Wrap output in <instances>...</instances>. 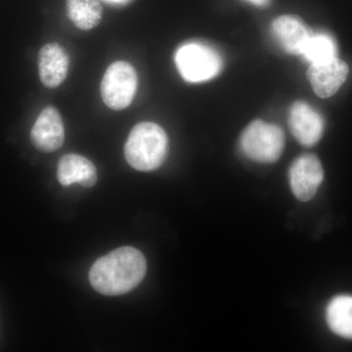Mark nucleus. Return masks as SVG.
<instances>
[{
	"mask_svg": "<svg viewBox=\"0 0 352 352\" xmlns=\"http://www.w3.org/2000/svg\"><path fill=\"white\" fill-rule=\"evenodd\" d=\"M349 76V66L335 58L327 62L310 65L307 78L315 94L321 98H329L337 94Z\"/></svg>",
	"mask_w": 352,
	"mask_h": 352,
	"instance_id": "obj_9",
	"label": "nucleus"
},
{
	"mask_svg": "<svg viewBox=\"0 0 352 352\" xmlns=\"http://www.w3.org/2000/svg\"><path fill=\"white\" fill-rule=\"evenodd\" d=\"M285 147L284 132L276 124L256 120L247 126L241 136L245 156L259 164H272L281 157Z\"/></svg>",
	"mask_w": 352,
	"mask_h": 352,
	"instance_id": "obj_4",
	"label": "nucleus"
},
{
	"mask_svg": "<svg viewBox=\"0 0 352 352\" xmlns=\"http://www.w3.org/2000/svg\"><path fill=\"white\" fill-rule=\"evenodd\" d=\"M38 63L39 78L45 87H59L68 76V53L59 43H51L43 45L39 50Z\"/></svg>",
	"mask_w": 352,
	"mask_h": 352,
	"instance_id": "obj_10",
	"label": "nucleus"
},
{
	"mask_svg": "<svg viewBox=\"0 0 352 352\" xmlns=\"http://www.w3.org/2000/svg\"><path fill=\"white\" fill-rule=\"evenodd\" d=\"M272 32L287 53L302 55L310 32L300 18L293 15L280 16L273 21Z\"/></svg>",
	"mask_w": 352,
	"mask_h": 352,
	"instance_id": "obj_11",
	"label": "nucleus"
},
{
	"mask_svg": "<svg viewBox=\"0 0 352 352\" xmlns=\"http://www.w3.org/2000/svg\"><path fill=\"white\" fill-rule=\"evenodd\" d=\"M323 179V166L315 155L305 154L296 157L289 168V186L298 200H311Z\"/></svg>",
	"mask_w": 352,
	"mask_h": 352,
	"instance_id": "obj_6",
	"label": "nucleus"
},
{
	"mask_svg": "<svg viewBox=\"0 0 352 352\" xmlns=\"http://www.w3.org/2000/svg\"><path fill=\"white\" fill-rule=\"evenodd\" d=\"M289 126L294 138L305 147L319 142L324 132V120L318 112L303 101H296L289 113Z\"/></svg>",
	"mask_w": 352,
	"mask_h": 352,
	"instance_id": "obj_7",
	"label": "nucleus"
},
{
	"mask_svg": "<svg viewBox=\"0 0 352 352\" xmlns=\"http://www.w3.org/2000/svg\"><path fill=\"white\" fill-rule=\"evenodd\" d=\"M138 82V74L132 65L126 61L115 62L108 67L102 78V100L111 110H124L133 101Z\"/></svg>",
	"mask_w": 352,
	"mask_h": 352,
	"instance_id": "obj_5",
	"label": "nucleus"
},
{
	"mask_svg": "<svg viewBox=\"0 0 352 352\" xmlns=\"http://www.w3.org/2000/svg\"><path fill=\"white\" fill-rule=\"evenodd\" d=\"M146 272L147 261L142 252L133 247H122L95 261L89 282L102 295H124L142 282Z\"/></svg>",
	"mask_w": 352,
	"mask_h": 352,
	"instance_id": "obj_1",
	"label": "nucleus"
},
{
	"mask_svg": "<svg viewBox=\"0 0 352 352\" xmlns=\"http://www.w3.org/2000/svg\"><path fill=\"white\" fill-rule=\"evenodd\" d=\"M57 178L63 186L80 183L83 187L90 188L96 184L98 175L96 166L87 157L69 154L62 157L58 164Z\"/></svg>",
	"mask_w": 352,
	"mask_h": 352,
	"instance_id": "obj_12",
	"label": "nucleus"
},
{
	"mask_svg": "<svg viewBox=\"0 0 352 352\" xmlns=\"http://www.w3.org/2000/svg\"><path fill=\"white\" fill-rule=\"evenodd\" d=\"M69 20L82 31H89L100 24L103 7L99 0H66Z\"/></svg>",
	"mask_w": 352,
	"mask_h": 352,
	"instance_id": "obj_13",
	"label": "nucleus"
},
{
	"mask_svg": "<svg viewBox=\"0 0 352 352\" xmlns=\"http://www.w3.org/2000/svg\"><path fill=\"white\" fill-rule=\"evenodd\" d=\"M329 328L336 335L352 340V296H338L329 302L326 310Z\"/></svg>",
	"mask_w": 352,
	"mask_h": 352,
	"instance_id": "obj_14",
	"label": "nucleus"
},
{
	"mask_svg": "<svg viewBox=\"0 0 352 352\" xmlns=\"http://www.w3.org/2000/svg\"><path fill=\"white\" fill-rule=\"evenodd\" d=\"M166 131L154 122H139L129 132L124 157L134 170L153 171L163 164L168 153Z\"/></svg>",
	"mask_w": 352,
	"mask_h": 352,
	"instance_id": "obj_2",
	"label": "nucleus"
},
{
	"mask_svg": "<svg viewBox=\"0 0 352 352\" xmlns=\"http://www.w3.org/2000/svg\"><path fill=\"white\" fill-rule=\"evenodd\" d=\"M175 64L180 75L188 82H208L215 78L222 68V59L212 46L190 41L176 51Z\"/></svg>",
	"mask_w": 352,
	"mask_h": 352,
	"instance_id": "obj_3",
	"label": "nucleus"
},
{
	"mask_svg": "<svg viewBox=\"0 0 352 352\" xmlns=\"http://www.w3.org/2000/svg\"><path fill=\"white\" fill-rule=\"evenodd\" d=\"M302 56L311 64L330 61L337 58V46L328 34H310Z\"/></svg>",
	"mask_w": 352,
	"mask_h": 352,
	"instance_id": "obj_15",
	"label": "nucleus"
},
{
	"mask_svg": "<svg viewBox=\"0 0 352 352\" xmlns=\"http://www.w3.org/2000/svg\"><path fill=\"white\" fill-rule=\"evenodd\" d=\"M111 1H122V0H111Z\"/></svg>",
	"mask_w": 352,
	"mask_h": 352,
	"instance_id": "obj_17",
	"label": "nucleus"
},
{
	"mask_svg": "<svg viewBox=\"0 0 352 352\" xmlns=\"http://www.w3.org/2000/svg\"><path fill=\"white\" fill-rule=\"evenodd\" d=\"M245 1L250 2V3L254 4L256 6H267L270 3L271 0H245Z\"/></svg>",
	"mask_w": 352,
	"mask_h": 352,
	"instance_id": "obj_16",
	"label": "nucleus"
},
{
	"mask_svg": "<svg viewBox=\"0 0 352 352\" xmlns=\"http://www.w3.org/2000/svg\"><path fill=\"white\" fill-rule=\"evenodd\" d=\"M32 145L43 153L57 151L65 140L63 120L56 108H44L31 131Z\"/></svg>",
	"mask_w": 352,
	"mask_h": 352,
	"instance_id": "obj_8",
	"label": "nucleus"
}]
</instances>
